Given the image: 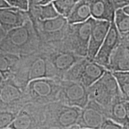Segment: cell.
Instances as JSON below:
<instances>
[{"instance_id": "5", "label": "cell", "mask_w": 129, "mask_h": 129, "mask_svg": "<svg viewBox=\"0 0 129 129\" xmlns=\"http://www.w3.org/2000/svg\"><path fill=\"white\" fill-rule=\"evenodd\" d=\"M60 80L46 78L29 82L25 90L28 104L45 105L57 102L60 90Z\"/></svg>"}, {"instance_id": "9", "label": "cell", "mask_w": 129, "mask_h": 129, "mask_svg": "<svg viewBox=\"0 0 129 129\" xmlns=\"http://www.w3.org/2000/svg\"><path fill=\"white\" fill-rule=\"evenodd\" d=\"M41 51L52 66L56 78L63 80L64 75L74 64L84 57L60 48V43L56 45H41Z\"/></svg>"}, {"instance_id": "11", "label": "cell", "mask_w": 129, "mask_h": 129, "mask_svg": "<svg viewBox=\"0 0 129 129\" xmlns=\"http://www.w3.org/2000/svg\"><path fill=\"white\" fill-rule=\"evenodd\" d=\"M44 118V105L28 103L19 111L8 128L43 129Z\"/></svg>"}, {"instance_id": "38", "label": "cell", "mask_w": 129, "mask_h": 129, "mask_svg": "<svg viewBox=\"0 0 129 129\" xmlns=\"http://www.w3.org/2000/svg\"><path fill=\"white\" fill-rule=\"evenodd\" d=\"M48 129H60V128H48Z\"/></svg>"}, {"instance_id": "19", "label": "cell", "mask_w": 129, "mask_h": 129, "mask_svg": "<svg viewBox=\"0 0 129 129\" xmlns=\"http://www.w3.org/2000/svg\"><path fill=\"white\" fill-rule=\"evenodd\" d=\"M107 70L111 72H129V51L120 44L113 51Z\"/></svg>"}, {"instance_id": "10", "label": "cell", "mask_w": 129, "mask_h": 129, "mask_svg": "<svg viewBox=\"0 0 129 129\" xmlns=\"http://www.w3.org/2000/svg\"><path fill=\"white\" fill-rule=\"evenodd\" d=\"M25 90L10 79L3 81L0 85V111L18 113L28 104Z\"/></svg>"}, {"instance_id": "36", "label": "cell", "mask_w": 129, "mask_h": 129, "mask_svg": "<svg viewBox=\"0 0 129 129\" xmlns=\"http://www.w3.org/2000/svg\"><path fill=\"white\" fill-rule=\"evenodd\" d=\"M4 78H3V77L2 76V75H1V74H0V85L2 84V83L3 82V81H4Z\"/></svg>"}, {"instance_id": "23", "label": "cell", "mask_w": 129, "mask_h": 129, "mask_svg": "<svg viewBox=\"0 0 129 129\" xmlns=\"http://www.w3.org/2000/svg\"><path fill=\"white\" fill-rule=\"evenodd\" d=\"M80 0H54L52 2L59 15L67 18Z\"/></svg>"}, {"instance_id": "20", "label": "cell", "mask_w": 129, "mask_h": 129, "mask_svg": "<svg viewBox=\"0 0 129 129\" xmlns=\"http://www.w3.org/2000/svg\"><path fill=\"white\" fill-rule=\"evenodd\" d=\"M27 13L30 20H48L55 18L59 15L52 3L44 6L28 3Z\"/></svg>"}, {"instance_id": "24", "label": "cell", "mask_w": 129, "mask_h": 129, "mask_svg": "<svg viewBox=\"0 0 129 129\" xmlns=\"http://www.w3.org/2000/svg\"><path fill=\"white\" fill-rule=\"evenodd\" d=\"M118 85L121 93L129 99V72H112Z\"/></svg>"}, {"instance_id": "37", "label": "cell", "mask_w": 129, "mask_h": 129, "mask_svg": "<svg viewBox=\"0 0 129 129\" xmlns=\"http://www.w3.org/2000/svg\"><path fill=\"white\" fill-rule=\"evenodd\" d=\"M76 129H89V128H80V127H78V128H77Z\"/></svg>"}, {"instance_id": "22", "label": "cell", "mask_w": 129, "mask_h": 129, "mask_svg": "<svg viewBox=\"0 0 129 129\" xmlns=\"http://www.w3.org/2000/svg\"><path fill=\"white\" fill-rule=\"evenodd\" d=\"M20 57L0 50V74L4 80L9 78L13 73Z\"/></svg>"}, {"instance_id": "1", "label": "cell", "mask_w": 129, "mask_h": 129, "mask_svg": "<svg viewBox=\"0 0 129 129\" xmlns=\"http://www.w3.org/2000/svg\"><path fill=\"white\" fill-rule=\"evenodd\" d=\"M46 78H56L55 72L45 54L38 50L20 57L13 73L8 79L25 90L31 81Z\"/></svg>"}, {"instance_id": "15", "label": "cell", "mask_w": 129, "mask_h": 129, "mask_svg": "<svg viewBox=\"0 0 129 129\" xmlns=\"http://www.w3.org/2000/svg\"><path fill=\"white\" fill-rule=\"evenodd\" d=\"M110 22L93 19L87 57L93 60L105 39L111 26Z\"/></svg>"}, {"instance_id": "2", "label": "cell", "mask_w": 129, "mask_h": 129, "mask_svg": "<svg viewBox=\"0 0 129 129\" xmlns=\"http://www.w3.org/2000/svg\"><path fill=\"white\" fill-rule=\"evenodd\" d=\"M40 40L30 19L18 28L6 32L0 50L19 57L29 55L39 50Z\"/></svg>"}, {"instance_id": "4", "label": "cell", "mask_w": 129, "mask_h": 129, "mask_svg": "<svg viewBox=\"0 0 129 129\" xmlns=\"http://www.w3.org/2000/svg\"><path fill=\"white\" fill-rule=\"evenodd\" d=\"M92 23L93 18L90 17L83 23L69 24L66 34L61 42V48L80 57H86Z\"/></svg>"}, {"instance_id": "13", "label": "cell", "mask_w": 129, "mask_h": 129, "mask_svg": "<svg viewBox=\"0 0 129 129\" xmlns=\"http://www.w3.org/2000/svg\"><path fill=\"white\" fill-rule=\"evenodd\" d=\"M106 119L104 106L89 100L87 104L81 110L77 125L83 128L100 129Z\"/></svg>"}, {"instance_id": "16", "label": "cell", "mask_w": 129, "mask_h": 129, "mask_svg": "<svg viewBox=\"0 0 129 129\" xmlns=\"http://www.w3.org/2000/svg\"><path fill=\"white\" fill-rule=\"evenodd\" d=\"M28 20L27 11L11 7L0 9V26L6 33L21 26Z\"/></svg>"}, {"instance_id": "29", "label": "cell", "mask_w": 129, "mask_h": 129, "mask_svg": "<svg viewBox=\"0 0 129 129\" xmlns=\"http://www.w3.org/2000/svg\"><path fill=\"white\" fill-rule=\"evenodd\" d=\"M116 11L129 6V0H111Z\"/></svg>"}, {"instance_id": "17", "label": "cell", "mask_w": 129, "mask_h": 129, "mask_svg": "<svg viewBox=\"0 0 129 129\" xmlns=\"http://www.w3.org/2000/svg\"><path fill=\"white\" fill-rule=\"evenodd\" d=\"M104 108L106 118L118 124L125 129H129L126 99L122 95L115 98L108 105Z\"/></svg>"}, {"instance_id": "26", "label": "cell", "mask_w": 129, "mask_h": 129, "mask_svg": "<svg viewBox=\"0 0 129 129\" xmlns=\"http://www.w3.org/2000/svg\"><path fill=\"white\" fill-rule=\"evenodd\" d=\"M17 114L9 111H0V129L9 128Z\"/></svg>"}, {"instance_id": "34", "label": "cell", "mask_w": 129, "mask_h": 129, "mask_svg": "<svg viewBox=\"0 0 129 129\" xmlns=\"http://www.w3.org/2000/svg\"><path fill=\"white\" fill-rule=\"evenodd\" d=\"M126 105H127V112H128V117L129 119V99H126Z\"/></svg>"}, {"instance_id": "12", "label": "cell", "mask_w": 129, "mask_h": 129, "mask_svg": "<svg viewBox=\"0 0 129 129\" xmlns=\"http://www.w3.org/2000/svg\"><path fill=\"white\" fill-rule=\"evenodd\" d=\"M88 101L87 88L83 84L72 81L60 80L58 101L67 105L83 109Z\"/></svg>"}, {"instance_id": "18", "label": "cell", "mask_w": 129, "mask_h": 129, "mask_svg": "<svg viewBox=\"0 0 129 129\" xmlns=\"http://www.w3.org/2000/svg\"><path fill=\"white\" fill-rule=\"evenodd\" d=\"M91 17L110 23L114 22L116 10L111 0H87Z\"/></svg>"}, {"instance_id": "30", "label": "cell", "mask_w": 129, "mask_h": 129, "mask_svg": "<svg viewBox=\"0 0 129 129\" xmlns=\"http://www.w3.org/2000/svg\"><path fill=\"white\" fill-rule=\"evenodd\" d=\"M120 44L129 51V32L120 34Z\"/></svg>"}, {"instance_id": "25", "label": "cell", "mask_w": 129, "mask_h": 129, "mask_svg": "<svg viewBox=\"0 0 129 129\" xmlns=\"http://www.w3.org/2000/svg\"><path fill=\"white\" fill-rule=\"evenodd\" d=\"M114 23L120 34L129 32V15L122 9L117 10L115 12Z\"/></svg>"}, {"instance_id": "3", "label": "cell", "mask_w": 129, "mask_h": 129, "mask_svg": "<svg viewBox=\"0 0 129 129\" xmlns=\"http://www.w3.org/2000/svg\"><path fill=\"white\" fill-rule=\"evenodd\" d=\"M81 110L59 101L45 105L43 129H65L77 124Z\"/></svg>"}, {"instance_id": "33", "label": "cell", "mask_w": 129, "mask_h": 129, "mask_svg": "<svg viewBox=\"0 0 129 129\" xmlns=\"http://www.w3.org/2000/svg\"><path fill=\"white\" fill-rule=\"evenodd\" d=\"M10 6L8 5L7 3L5 2L3 0H0V9L1 8H6V7H9Z\"/></svg>"}, {"instance_id": "21", "label": "cell", "mask_w": 129, "mask_h": 129, "mask_svg": "<svg viewBox=\"0 0 129 129\" xmlns=\"http://www.w3.org/2000/svg\"><path fill=\"white\" fill-rule=\"evenodd\" d=\"M91 17L90 7L87 0H80L75 4L67 17L69 24L83 23Z\"/></svg>"}, {"instance_id": "7", "label": "cell", "mask_w": 129, "mask_h": 129, "mask_svg": "<svg viewBox=\"0 0 129 129\" xmlns=\"http://www.w3.org/2000/svg\"><path fill=\"white\" fill-rule=\"evenodd\" d=\"M106 71L93 60L84 57L68 71L63 80L77 82L88 88L99 80Z\"/></svg>"}, {"instance_id": "35", "label": "cell", "mask_w": 129, "mask_h": 129, "mask_svg": "<svg viewBox=\"0 0 129 129\" xmlns=\"http://www.w3.org/2000/svg\"><path fill=\"white\" fill-rule=\"evenodd\" d=\"M122 10H123L124 12L125 13L128 14V15H129V6L124 7V9H122Z\"/></svg>"}, {"instance_id": "27", "label": "cell", "mask_w": 129, "mask_h": 129, "mask_svg": "<svg viewBox=\"0 0 129 129\" xmlns=\"http://www.w3.org/2000/svg\"><path fill=\"white\" fill-rule=\"evenodd\" d=\"M10 7L16 8L23 11H28V0H3Z\"/></svg>"}, {"instance_id": "32", "label": "cell", "mask_w": 129, "mask_h": 129, "mask_svg": "<svg viewBox=\"0 0 129 129\" xmlns=\"http://www.w3.org/2000/svg\"><path fill=\"white\" fill-rule=\"evenodd\" d=\"M53 1H54V0H41V1H40V5L44 6V5H46L50 4V3H51Z\"/></svg>"}, {"instance_id": "6", "label": "cell", "mask_w": 129, "mask_h": 129, "mask_svg": "<svg viewBox=\"0 0 129 129\" xmlns=\"http://www.w3.org/2000/svg\"><path fill=\"white\" fill-rule=\"evenodd\" d=\"M30 20L39 38L40 45L60 43L69 26L67 19L60 15L48 20Z\"/></svg>"}, {"instance_id": "31", "label": "cell", "mask_w": 129, "mask_h": 129, "mask_svg": "<svg viewBox=\"0 0 129 129\" xmlns=\"http://www.w3.org/2000/svg\"><path fill=\"white\" fill-rule=\"evenodd\" d=\"M5 35H6V32H4V30L3 29V28L0 26V43H1V41H2L3 38L4 37Z\"/></svg>"}, {"instance_id": "14", "label": "cell", "mask_w": 129, "mask_h": 129, "mask_svg": "<svg viewBox=\"0 0 129 129\" xmlns=\"http://www.w3.org/2000/svg\"><path fill=\"white\" fill-rule=\"evenodd\" d=\"M120 43V34L117 30L114 22H112L105 39L93 60L107 70L111 54Z\"/></svg>"}, {"instance_id": "8", "label": "cell", "mask_w": 129, "mask_h": 129, "mask_svg": "<svg viewBox=\"0 0 129 129\" xmlns=\"http://www.w3.org/2000/svg\"><path fill=\"white\" fill-rule=\"evenodd\" d=\"M88 99L105 107L115 98L122 96L112 72L106 70L99 80L87 88Z\"/></svg>"}, {"instance_id": "28", "label": "cell", "mask_w": 129, "mask_h": 129, "mask_svg": "<svg viewBox=\"0 0 129 129\" xmlns=\"http://www.w3.org/2000/svg\"><path fill=\"white\" fill-rule=\"evenodd\" d=\"M100 129H125L121 125L114 122L113 121L106 118Z\"/></svg>"}, {"instance_id": "39", "label": "cell", "mask_w": 129, "mask_h": 129, "mask_svg": "<svg viewBox=\"0 0 129 129\" xmlns=\"http://www.w3.org/2000/svg\"><path fill=\"white\" fill-rule=\"evenodd\" d=\"M6 129H10V128H6Z\"/></svg>"}]
</instances>
